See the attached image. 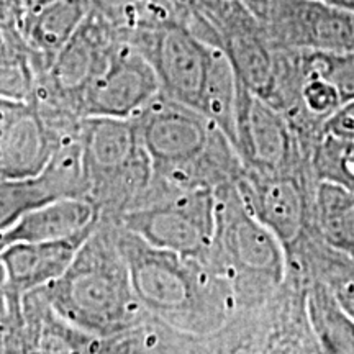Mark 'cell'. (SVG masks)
<instances>
[{
    "label": "cell",
    "mask_w": 354,
    "mask_h": 354,
    "mask_svg": "<svg viewBox=\"0 0 354 354\" xmlns=\"http://www.w3.org/2000/svg\"><path fill=\"white\" fill-rule=\"evenodd\" d=\"M37 79L28 46L21 44L0 61V100L33 104Z\"/></svg>",
    "instance_id": "cell-23"
},
{
    "label": "cell",
    "mask_w": 354,
    "mask_h": 354,
    "mask_svg": "<svg viewBox=\"0 0 354 354\" xmlns=\"http://www.w3.org/2000/svg\"><path fill=\"white\" fill-rule=\"evenodd\" d=\"M97 223L61 240L19 243L3 250L0 253V263L3 264L13 289L24 295L63 276Z\"/></svg>",
    "instance_id": "cell-13"
},
{
    "label": "cell",
    "mask_w": 354,
    "mask_h": 354,
    "mask_svg": "<svg viewBox=\"0 0 354 354\" xmlns=\"http://www.w3.org/2000/svg\"><path fill=\"white\" fill-rule=\"evenodd\" d=\"M92 10V0H51L24 13L20 33L37 71L44 73L51 68L57 53L77 33Z\"/></svg>",
    "instance_id": "cell-14"
},
{
    "label": "cell",
    "mask_w": 354,
    "mask_h": 354,
    "mask_svg": "<svg viewBox=\"0 0 354 354\" xmlns=\"http://www.w3.org/2000/svg\"><path fill=\"white\" fill-rule=\"evenodd\" d=\"M236 184L253 214L290 251L307 221V201L297 177L290 172L259 174L245 169Z\"/></svg>",
    "instance_id": "cell-11"
},
{
    "label": "cell",
    "mask_w": 354,
    "mask_h": 354,
    "mask_svg": "<svg viewBox=\"0 0 354 354\" xmlns=\"http://www.w3.org/2000/svg\"><path fill=\"white\" fill-rule=\"evenodd\" d=\"M117 228L133 289L149 317L196 338L218 333L236 317V292L209 259L161 250Z\"/></svg>",
    "instance_id": "cell-1"
},
{
    "label": "cell",
    "mask_w": 354,
    "mask_h": 354,
    "mask_svg": "<svg viewBox=\"0 0 354 354\" xmlns=\"http://www.w3.org/2000/svg\"><path fill=\"white\" fill-rule=\"evenodd\" d=\"M305 317L322 354H354V320L339 307L333 292L313 286Z\"/></svg>",
    "instance_id": "cell-19"
},
{
    "label": "cell",
    "mask_w": 354,
    "mask_h": 354,
    "mask_svg": "<svg viewBox=\"0 0 354 354\" xmlns=\"http://www.w3.org/2000/svg\"><path fill=\"white\" fill-rule=\"evenodd\" d=\"M100 218L94 202L84 197L59 198L17 220L0 232V253L19 243H39L73 236Z\"/></svg>",
    "instance_id": "cell-15"
},
{
    "label": "cell",
    "mask_w": 354,
    "mask_h": 354,
    "mask_svg": "<svg viewBox=\"0 0 354 354\" xmlns=\"http://www.w3.org/2000/svg\"><path fill=\"white\" fill-rule=\"evenodd\" d=\"M264 320L234 317L218 333L202 339L198 354H258Z\"/></svg>",
    "instance_id": "cell-24"
},
{
    "label": "cell",
    "mask_w": 354,
    "mask_h": 354,
    "mask_svg": "<svg viewBox=\"0 0 354 354\" xmlns=\"http://www.w3.org/2000/svg\"><path fill=\"white\" fill-rule=\"evenodd\" d=\"M48 2H51V0H21V3H24V13L37 10L38 7H41Z\"/></svg>",
    "instance_id": "cell-33"
},
{
    "label": "cell",
    "mask_w": 354,
    "mask_h": 354,
    "mask_svg": "<svg viewBox=\"0 0 354 354\" xmlns=\"http://www.w3.org/2000/svg\"><path fill=\"white\" fill-rule=\"evenodd\" d=\"M120 35L148 57L162 94L198 110L209 69L210 44L201 41L176 21L120 28Z\"/></svg>",
    "instance_id": "cell-6"
},
{
    "label": "cell",
    "mask_w": 354,
    "mask_h": 354,
    "mask_svg": "<svg viewBox=\"0 0 354 354\" xmlns=\"http://www.w3.org/2000/svg\"><path fill=\"white\" fill-rule=\"evenodd\" d=\"M215 196L216 230L207 259L232 282L240 307L259 302L284 282L286 248L248 207L236 180Z\"/></svg>",
    "instance_id": "cell-3"
},
{
    "label": "cell",
    "mask_w": 354,
    "mask_h": 354,
    "mask_svg": "<svg viewBox=\"0 0 354 354\" xmlns=\"http://www.w3.org/2000/svg\"><path fill=\"white\" fill-rule=\"evenodd\" d=\"M315 210L323 240L354 261V194L342 185L320 180Z\"/></svg>",
    "instance_id": "cell-20"
},
{
    "label": "cell",
    "mask_w": 354,
    "mask_h": 354,
    "mask_svg": "<svg viewBox=\"0 0 354 354\" xmlns=\"http://www.w3.org/2000/svg\"><path fill=\"white\" fill-rule=\"evenodd\" d=\"M24 318L39 354H97L102 338L57 315L39 289L24 294Z\"/></svg>",
    "instance_id": "cell-16"
},
{
    "label": "cell",
    "mask_w": 354,
    "mask_h": 354,
    "mask_svg": "<svg viewBox=\"0 0 354 354\" xmlns=\"http://www.w3.org/2000/svg\"><path fill=\"white\" fill-rule=\"evenodd\" d=\"M238 97L240 79L234 73L232 61L221 48L210 44L209 69L198 102V112L218 127L233 146L236 143Z\"/></svg>",
    "instance_id": "cell-17"
},
{
    "label": "cell",
    "mask_w": 354,
    "mask_h": 354,
    "mask_svg": "<svg viewBox=\"0 0 354 354\" xmlns=\"http://www.w3.org/2000/svg\"><path fill=\"white\" fill-rule=\"evenodd\" d=\"M333 295L346 315L354 320V279L342 281L333 287Z\"/></svg>",
    "instance_id": "cell-31"
},
{
    "label": "cell",
    "mask_w": 354,
    "mask_h": 354,
    "mask_svg": "<svg viewBox=\"0 0 354 354\" xmlns=\"http://www.w3.org/2000/svg\"><path fill=\"white\" fill-rule=\"evenodd\" d=\"M264 25L272 48L354 53V13L323 0H271Z\"/></svg>",
    "instance_id": "cell-8"
},
{
    "label": "cell",
    "mask_w": 354,
    "mask_h": 354,
    "mask_svg": "<svg viewBox=\"0 0 354 354\" xmlns=\"http://www.w3.org/2000/svg\"><path fill=\"white\" fill-rule=\"evenodd\" d=\"M323 2L333 3L336 7H342L344 10H349L354 13V0H323Z\"/></svg>",
    "instance_id": "cell-34"
},
{
    "label": "cell",
    "mask_w": 354,
    "mask_h": 354,
    "mask_svg": "<svg viewBox=\"0 0 354 354\" xmlns=\"http://www.w3.org/2000/svg\"><path fill=\"white\" fill-rule=\"evenodd\" d=\"M0 354H39L25 318L0 328Z\"/></svg>",
    "instance_id": "cell-26"
},
{
    "label": "cell",
    "mask_w": 354,
    "mask_h": 354,
    "mask_svg": "<svg viewBox=\"0 0 354 354\" xmlns=\"http://www.w3.org/2000/svg\"><path fill=\"white\" fill-rule=\"evenodd\" d=\"M79 141L87 198L102 218L117 220L153 180V162L141 145L135 118L84 117Z\"/></svg>",
    "instance_id": "cell-4"
},
{
    "label": "cell",
    "mask_w": 354,
    "mask_h": 354,
    "mask_svg": "<svg viewBox=\"0 0 354 354\" xmlns=\"http://www.w3.org/2000/svg\"><path fill=\"white\" fill-rule=\"evenodd\" d=\"M135 0H92L94 10L117 28H128L131 21Z\"/></svg>",
    "instance_id": "cell-29"
},
{
    "label": "cell",
    "mask_w": 354,
    "mask_h": 354,
    "mask_svg": "<svg viewBox=\"0 0 354 354\" xmlns=\"http://www.w3.org/2000/svg\"><path fill=\"white\" fill-rule=\"evenodd\" d=\"M21 17V0H0V30H20Z\"/></svg>",
    "instance_id": "cell-30"
},
{
    "label": "cell",
    "mask_w": 354,
    "mask_h": 354,
    "mask_svg": "<svg viewBox=\"0 0 354 354\" xmlns=\"http://www.w3.org/2000/svg\"><path fill=\"white\" fill-rule=\"evenodd\" d=\"M241 2L245 3V6L250 8V10L253 12L261 21H266L269 6H271V0H241Z\"/></svg>",
    "instance_id": "cell-32"
},
{
    "label": "cell",
    "mask_w": 354,
    "mask_h": 354,
    "mask_svg": "<svg viewBox=\"0 0 354 354\" xmlns=\"http://www.w3.org/2000/svg\"><path fill=\"white\" fill-rule=\"evenodd\" d=\"M39 292L57 315L99 338L149 318L133 289L117 223L102 216L63 276Z\"/></svg>",
    "instance_id": "cell-2"
},
{
    "label": "cell",
    "mask_w": 354,
    "mask_h": 354,
    "mask_svg": "<svg viewBox=\"0 0 354 354\" xmlns=\"http://www.w3.org/2000/svg\"><path fill=\"white\" fill-rule=\"evenodd\" d=\"M68 197L87 198L79 136L57 145L39 174L0 179V232L30 212Z\"/></svg>",
    "instance_id": "cell-10"
},
{
    "label": "cell",
    "mask_w": 354,
    "mask_h": 354,
    "mask_svg": "<svg viewBox=\"0 0 354 354\" xmlns=\"http://www.w3.org/2000/svg\"><path fill=\"white\" fill-rule=\"evenodd\" d=\"M161 94V84L143 53L118 38L81 97L82 117L135 118Z\"/></svg>",
    "instance_id": "cell-7"
},
{
    "label": "cell",
    "mask_w": 354,
    "mask_h": 354,
    "mask_svg": "<svg viewBox=\"0 0 354 354\" xmlns=\"http://www.w3.org/2000/svg\"><path fill=\"white\" fill-rule=\"evenodd\" d=\"M56 146L33 104L0 100V179L39 174Z\"/></svg>",
    "instance_id": "cell-12"
},
{
    "label": "cell",
    "mask_w": 354,
    "mask_h": 354,
    "mask_svg": "<svg viewBox=\"0 0 354 354\" xmlns=\"http://www.w3.org/2000/svg\"><path fill=\"white\" fill-rule=\"evenodd\" d=\"M24 317V295L8 282L3 264L0 263V328L19 322Z\"/></svg>",
    "instance_id": "cell-27"
},
{
    "label": "cell",
    "mask_w": 354,
    "mask_h": 354,
    "mask_svg": "<svg viewBox=\"0 0 354 354\" xmlns=\"http://www.w3.org/2000/svg\"><path fill=\"white\" fill-rule=\"evenodd\" d=\"M202 339L149 317L131 328L102 338L97 354H198Z\"/></svg>",
    "instance_id": "cell-18"
},
{
    "label": "cell",
    "mask_w": 354,
    "mask_h": 354,
    "mask_svg": "<svg viewBox=\"0 0 354 354\" xmlns=\"http://www.w3.org/2000/svg\"><path fill=\"white\" fill-rule=\"evenodd\" d=\"M312 166L320 180L354 194V140L322 135L312 146Z\"/></svg>",
    "instance_id": "cell-21"
},
{
    "label": "cell",
    "mask_w": 354,
    "mask_h": 354,
    "mask_svg": "<svg viewBox=\"0 0 354 354\" xmlns=\"http://www.w3.org/2000/svg\"><path fill=\"white\" fill-rule=\"evenodd\" d=\"M312 51V50H310ZM317 68L338 88L343 104L354 99V53L313 51Z\"/></svg>",
    "instance_id": "cell-25"
},
{
    "label": "cell",
    "mask_w": 354,
    "mask_h": 354,
    "mask_svg": "<svg viewBox=\"0 0 354 354\" xmlns=\"http://www.w3.org/2000/svg\"><path fill=\"white\" fill-rule=\"evenodd\" d=\"M258 354H322L308 320H294V317L279 315L264 323L263 338Z\"/></svg>",
    "instance_id": "cell-22"
},
{
    "label": "cell",
    "mask_w": 354,
    "mask_h": 354,
    "mask_svg": "<svg viewBox=\"0 0 354 354\" xmlns=\"http://www.w3.org/2000/svg\"><path fill=\"white\" fill-rule=\"evenodd\" d=\"M322 135L342 140H354V99L343 104L323 125Z\"/></svg>",
    "instance_id": "cell-28"
},
{
    "label": "cell",
    "mask_w": 354,
    "mask_h": 354,
    "mask_svg": "<svg viewBox=\"0 0 354 354\" xmlns=\"http://www.w3.org/2000/svg\"><path fill=\"white\" fill-rule=\"evenodd\" d=\"M234 148L246 171L281 174L292 171L302 143L281 110L240 82Z\"/></svg>",
    "instance_id": "cell-9"
},
{
    "label": "cell",
    "mask_w": 354,
    "mask_h": 354,
    "mask_svg": "<svg viewBox=\"0 0 354 354\" xmlns=\"http://www.w3.org/2000/svg\"><path fill=\"white\" fill-rule=\"evenodd\" d=\"M215 190L172 187L153 176L140 201L115 221L148 245L207 259L216 230Z\"/></svg>",
    "instance_id": "cell-5"
}]
</instances>
